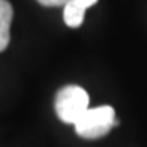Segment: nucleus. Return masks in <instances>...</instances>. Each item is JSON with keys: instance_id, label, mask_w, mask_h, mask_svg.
<instances>
[{"instance_id": "5", "label": "nucleus", "mask_w": 147, "mask_h": 147, "mask_svg": "<svg viewBox=\"0 0 147 147\" xmlns=\"http://www.w3.org/2000/svg\"><path fill=\"white\" fill-rule=\"evenodd\" d=\"M44 6H65L69 0H38Z\"/></svg>"}, {"instance_id": "6", "label": "nucleus", "mask_w": 147, "mask_h": 147, "mask_svg": "<svg viewBox=\"0 0 147 147\" xmlns=\"http://www.w3.org/2000/svg\"><path fill=\"white\" fill-rule=\"evenodd\" d=\"M80 2H81L86 8H90V6H93V5L98 2V0H80Z\"/></svg>"}, {"instance_id": "4", "label": "nucleus", "mask_w": 147, "mask_h": 147, "mask_svg": "<svg viewBox=\"0 0 147 147\" xmlns=\"http://www.w3.org/2000/svg\"><path fill=\"white\" fill-rule=\"evenodd\" d=\"M86 6L80 2V0H69L65 5L63 9V20L66 26L69 27H80L84 21V15H86Z\"/></svg>"}, {"instance_id": "1", "label": "nucleus", "mask_w": 147, "mask_h": 147, "mask_svg": "<svg viewBox=\"0 0 147 147\" xmlns=\"http://www.w3.org/2000/svg\"><path fill=\"white\" fill-rule=\"evenodd\" d=\"M117 125L119 120H116L114 108L110 105H102L89 108L74 126L78 137L84 140H98L105 137Z\"/></svg>"}, {"instance_id": "3", "label": "nucleus", "mask_w": 147, "mask_h": 147, "mask_svg": "<svg viewBox=\"0 0 147 147\" xmlns=\"http://www.w3.org/2000/svg\"><path fill=\"white\" fill-rule=\"evenodd\" d=\"M12 6L8 0H0V53L6 50L11 41V23H12Z\"/></svg>"}, {"instance_id": "2", "label": "nucleus", "mask_w": 147, "mask_h": 147, "mask_svg": "<svg viewBox=\"0 0 147 147\" xmlns=\"http://www.w3.org/2000/svg\"><path fill=\"white\" fill-rule=\"evenodd\" d=\"M54 108L63 123L75 125L89 110V95L80 86H66L57 92Z\"/></svg>"}]
</instances>
